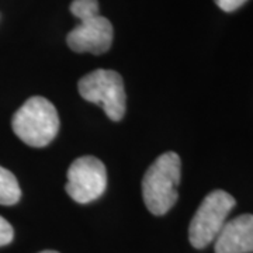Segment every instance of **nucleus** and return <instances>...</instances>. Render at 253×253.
Instances as JSON below:
<instances>
[{
	"label": "nucleus",
	"instance_id": "obj_4",
	"mask_svg": "<svg viewBox=\"0 0 253 253\" xmlns=\"http://www.w3.org/2000/svg\"><path fill=\"white\" fill-rule=\"evenodd\" d=\"M235 204V199L224 190H214L203 200L189 226V239L193 248L204 249L215 241Z\"/></svg>",
	"mask_w": 253,
	"mask_h": 253
},
{
	"label": "nucleus",
	"instance_id": "obj_2",
	"mask_svg": "<svg viewBox=\"0 0 253 253\" xmlns=\"http://www.w3.org/2000/svg\"><path fill=\"white\" fill-rule=\"evenodd\" d=\"M11 128L28 146L44 148L54 141L59 131V116L49 100L34 96L14 113Z\"/></svg>",
	"mask_w": 253,
	"mask_h": 253
},
{
	"label": "nucleus",
	"instance_id": "obj_10",
	"mask_svg": "<svg viewBox=\"0 0 253 253\" xmlns=\"http://www.w3.org/2000/svg\"><path fill=\"white\" fill-rule=\"evenodd\" d=\"M14 238V231L13 226L3 217H0V248L9 245Z\"/></svg>",
	"mask_w": 253,
	"mask_h": 253
},
{
	"label": "nucleus",
	"instance_id": "obj_12",
	"mask_svg": "<svg viewBox=\"0 0 253 253\" xmlns=\"http://www.w3.org/2000/svg\"><path fill=\"white\" fill-rule=\"evenodd\" d=\"M40 253H58V252H55V251H44V252H40Z\"/></svg>",
	"mask_w": 253,
	"mask_h": 253
},
{
	"label": "nucleus",
	"instance_id": "obj_8",
	"mask_svg": "<svg viewBox=\"0 0 253 253\" xmlns=\"http://www.w3.org/2000/svg\"><path fill=\"white\" fill-rule=\"evenodd\" d=\"M21 199V189L13 173L0 166V204L14 206Z\"/></svg>",
	"mask_w": 253,
	"mask_h": 253
},
{
	"label": "nucleus",
	"instance_id": "obj_6",
	"mask_svg": "<svg viewBox=\"0 0 253 253\" xmlns=\"http://www.w3.org/2000/svg\"><path fill=\"white\" fill-rule=\"evenodd\" d=\"M113 26L109 18L94 14L82 18L81 23L66 37L68 46L75 52H90L101 55L107 52L113 44Z\"/></svg>",
	"mask_w": 253,
	"mask_h": 253
},
{
	"label": "nucleus",
	"instance_id": "obj_9",
	"mask_svg": "<svg viewBox=\"0 0 253 253\" xmlns=\"http://www.w3.org/2000/svg\"><path fill=\"white\" fill-rule=\"evenodd\" d=\"M71 13L79 20L99 14V1L97 0H73L71 4Z\"/></svg>",
	"mask_w": 253,
	"mask_h": 253
},
{
	"label": "nucleus",
	"instance_id": "obj_11",
	"mask_svg": "<svg viewBox=\"0 0 253 253\" xmlns=\"http://www.w3.org/2000/svg\"><path fill=\"white\" fill-rule=\"evenodd\" d=\"M214 1L222 11L231 13V11L239 9L241 6H244L248 0H214Z\"/></svg>",
	"mask_w": 253,
	"mask_h": 253
},
{
	"label": "nucleus",
	"instance_id": "obj_7",
	"mask_svg": "<svg viewBox=\"0 0 253 253\" xmlns=\"http://www.w3.org/2000/svg\"><path fill=\"white\" fill-rule=\"evenodd\" d=\"M253 252V214H244L224 224L215 238V253Z\"/></svg>",
	"mask_w": 253,
	"mask_h": 253
},
{
	"label": "nucleus",
	"instance_id": "obj_3",
	"mask_svg": "<svg viewBox=\"0 0 253 253\" xmlns=\"http://www.w3.org/2000/svg\"><path fill=\"white\" fill-rule=\"evenodd\" d=\"M79 94L86 101L99 104L107 117L120 121L126 116V94L121 75L110 69H96L78 83Z\"/></svg>",
	"mask_w": 253,
	"mask_h": 253
},
{
	"label": "nucleus",
	"instance_id": "obj_1",
	"mask_svg": "<svg viewBox=\"0 0 253 253\" xmlns=\"http://www.w3.org/2000/svg\"><path fill=\"white\" fill-rule=\"evenodd\" d=\"M181 177V161L176 152L161 155L145 173L142 197L154 215H165L176 204Z\"/></svg>",
	"mask_w": 253,
	"mask_h": 253
},
{
	"label": "nucleus",
	"instance_id": "obj_5",
	"mask_svg": "<svg viewBox=\"0 0 253 253\" xmlns=\"http://www.w3.org/2000/svg\"><path fill=\"white\" fill-rule=\"evenodd\" d=\"M107 189V170L104 163L94 156H81L68 169V196L79 203L89 204L100 199Z\"/></svg>",
	"mask_w": 253,
	"mask_h": 253
}]
</instances>
